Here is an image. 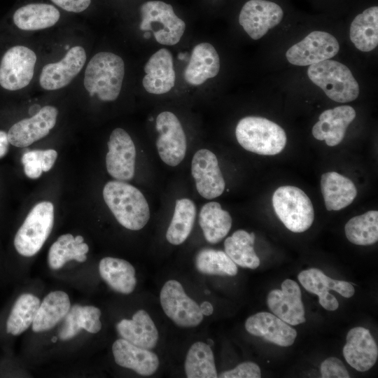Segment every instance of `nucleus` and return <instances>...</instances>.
<instances>
[{"instance_id":"nucleus-9","label":"nucleus","mask_w":378,"mask_h":378,"mask_svg":"<svg viewBox=\"0 0 378 378\" xmlns=\"http://www.w3.org/2000/svg\"><path fill=\"white\" fill-rule=\"evenodd\" d=\"M158 136L156 147L160 159L167 165L176 167L184 159L187 140L182 125L170 111L160 113L155 121Z\"/></svg>"},{"instance_id":"nucleus-36","label":"nucleus","mask_w":378,"mask_h":378,"mask_svg":"<svg viewBox=\"0 0 378 378\" xmlns=\"http://www.w3.org/2000/svg\"><path fill=\"white\" fill-rule=\"evenodd\" d=\"M184 369L188 378L218 377L211 346L203 342H195L187 352Z\"/></svg>"},{"instance_id":"nucleus-43","label":"nucleus","mask_w":378,"mask_h":378,"mask_svg":"<svg viewBox=\"0 0 378 378\" xmlns=\"http://www.w3.org/2000/svg\"><path fill=\"white\" fill-rule=\"evenodd\" d=\"M57 6L68 12L80 13L90 5L91 0H51Z\"/></svg>"},{"instance_id":"nucleus-3","label":"nucleus","mask_w":378,"mask_h":378,"mask_svg":"<svg viewBox=\"0 0 378 378\" xmlns=\"http://www.w3.org/2000/svg\"><path fill=\"white\" fill-rule=\"evenodd\" d=\"M238 143L245 150L262 155L281 153L286 144V134L276 123L262 117L241 118L235 129Z\"/></svg>"},{"instance_id":"nucleus-2","label":"nucleus","mask_w":378,"mask_h":378,"mask_svg":"<svg viewBox=\"0 0 378 378\" xmlns=\"http://www.w3.org/2000/svg\"><path fill=\"white\" fill-rule=\"evenodd\" d=\"M125 76V63L118 55L99 52L89 61L83 84L90 96L97 95L104 102L115 101L121 91Z\"/></svg>"},{"instance_id":"nucleus-17","label":"nucleus","mask_w":378,"mask_h":378,"mask_svg":"<svg viewBox=\"0 0 378 378\" xmlns=\"http://www.w3.org/2000/svg\"><path fill=\"white\" fill-rule=\"evenodd\" d=\"M57 115L58 111L55 106L47 105L32 117L17 122L7 133L9 143L24 148L45 137L55 127Z\"/></svg>"},{"instance_id":"nucleus-6","label":"nucleus","mask_w":378,"mask_h":378,"mask_svg":"<svg viewBox=\"0 0 378 378\" xmlns=\"http://www.w3.org/2000/svg\"><path fill=\"white\" fill-rule=\"evenodd\" d=\"M53 224V204L47 201L36 204L15 236L14 246L18 253L25 257L36 254L49 237Z\"/></svg>"},{"instance_id":"nucleus-18","label":"nucleus","mask_w":378,"mask_h":378,"mask_svg":"<svg viewBox=\"0 0 378 378\" xmlns=\"http://www.w3.org/2000/svg\"><path fill=\"white\" fill-rule=\"evenodd\" d=\"M267 304L275 316L289 325L296 326L306 321L301 290L293 280L286 279L281 284V290L270 291Z\"/></svg>"},{"instance_id":"nucleus-4","label":"nucleus","mask_w":378,"mask_h":378,"mask_svg":"<svg viewBox=\"0 0 378 378\" xmlns=\"http://www.w3.org/2000/svg\"><path fill=\"white\" fill-rule=\"evenodd\" d=\"M309 78L323 90L332 100L347 103L359 94V85L351 70L344 64L326 59L312 64L307 69Z\"/></svg>"},{"instance_id":"nucleus-23","label":"nucleus","mask_w":378,"mask_h":378,"mask_svg":"<svg viewBox=\"0 0 378 378\" xmlns=\"http://www.w3.org/2000/svg\"><path fill=\"white\" fill-rule=\"evenodd\" d=\"M112 351L118 365L142 376L153 374L160 365L158 356L150 349L137 346L122 338L113 342Z\"/></svg>"},{"instance_id":"nucleus-41","label":"nucleus","mask_w":378,"mask_h":378,"mask_svg":"<svg viewBox=\"0 0 378 378\" xmlns=\"http://www.w3.org/2000/svg\"><path fill=\"white\" fill-rule=\"evenodd\" d=\"M261 371L255 363L246 361L239 364L234 368L221 372L218 375L220 378H260Z\"/></svg>"},{"instance_id":"nucleus-31","label":"nucleus","mask_w":378,"mask_h":378,"mask_svg":"<svg viewBox=\"0 0 378 378\" xmlns=\"http://www.w3.org/2000/svg\"><path fill=\"white\" fill-rule=\"evenodd\" d=\"M232 222L230 214L217 202H209L200 209L199 224L210 244L220 242L230 232Z\"/></svg>"},{"instance_id":"nucleus-1","label":"nucleus","mask_w":378,"mask_h":378,"mask_svg":"<svg viewBox=\"0 0 378 378\" xmlns=\"http://www.w3.org/2000/svg\"><path fill=\"white\" fill-rule=\"evenodd\" d=\"M103 197L115 219L124 227L139 230L148 222L149 206L137 188L125 181H110L104 187Z\"/></svg>"},{"instance_id":"nucleus-14","label":"nucleus","mask_w":378,"mask_h":378,"mask_svg":"<svg viewBox=\"0 0 378 378\" xmlns=\"http://www.w3.org/2000/svg\"><path fill=\"white\" fill-rule=\"evenodd\" d=\"M191 174L198 193L206 200L219 197L223 192L225 183L216 155L202 148L193 155Z\"/></svg>"},{"instance_id":"nucleus-47","label":"nucleus","mask_w":378,"mask_h":378,"mask_svg":"<svg viewBox=\"0 0 378 378\" xmlns=\"http://www.w3.org/2000/svg\"><path fill=\"white\" fill-rule=\"evenodd\" d=\"M186 53H184V54L180 53V54L178 55V57H179L180 59H185V56H186Z\"/></svg>"},{"instance_id":"nucleus-7","label":"nucleus","mask_w":378,"mask_h":378,"mask_svg":"<svg viewBox=\"0 0 378 378\" xmlns=\"http://www.w3.org/2000/svg\"><path fill=\"white\" fill-rule=\"evenodd\" d=\"M141 31H151L162 45L178 43L186 29V23L174 13L173 7L164 1H148L140 7Z\"/></svg>"},{"instance_id":"nucleus-29","label":"nucleus","mask_w":378,"mask_h":378,"mask_svg":"<svg viewBox=\"0 0 378 378\" xmlns=\"http://www.w3.org/2000/svg\"><path fill=\"white\" fill-rule=\"evenodd\" d=\"M101 311L94 306L74 304L65 316L64 322L59 332L62 340L75 337L81 329L90 333H97L102 328Z\"/></svg>"},{"instance_id":"nucleus-34","label":"nucleus","mask_w":378,"mask_h":378,"mask_svg":"<svg viewBox=\"0 0 378 378\" xmlns=\"http://www.w3.org/2000/svg\"><path fill=\"white\" fill-rule=\"evenodd\" d=\"M196 206L188 198L176 200L170 224L166 232V239L173 245H180L190 235L195 220Z\"/></svg>"},{"instance_id":"nucleus-46","label":"nucleus","mask_w":378,"mask_h":378,"mask_svg":"<svg viewBox=\"0 0 378 378\" xmlns=\"http://www.w3.org/2000/svg\"><path fill=\"white\" fill-rule=\"evenodd\" d=\"M144 38H149L150 37V34L149 31H146L144 34Z\"/></svg>"},{"instance_id":"nucleus-28","label":"nucleus","mask_w":378,"mask_h":378,"mask_svg":"<svg viewBox=\"0 0 378 378\" xmlns=\"http://www.w3.org/2000/svg\"><path fill=\"white\" fill-rule=\"evenodd\" d=\"M70 307L69 298L66 293L50 292L39 305L32 323L33 331L41 332L50 330L65 317Z\"/></svg>"},{"instance_id":"nucleus-12","label":"nucleus","mask_w":378,"mask_h":378,"mask_svg":"<svg viewBox=\"0 0 378 378\" xmlns=\"http://www.w3.org/2000/svg\"><path fill=\"white\" fill-rule=\"evenodd\" d=\"M106 155L108 173L115 180L128 181L134 176L136 148L130 134L123 129H114L108 141Z\"/></svg>"},{"instance_id":"nucleus-38","label":"nucleus","mask_w":378,"mask_h":378,"mask_svg":"<svg viewBox=\"0 0 378 378\" xmlns=\"http://www.w3.org/2000/svg\"><path fill=\"white\" fill-rule=\"evenodd\" d=\"M347 239L356 245L368 246L378 240V212L369 211L351 218L345 225Z\"/></svg>"},{"instance_id":"nucleus-35","label":"nucleus","mask_w":378,"mask_h":378,"mask_svg":"<svg viewBox=\"0 0 378 378\" xmlns=\"http://www.w3.org/2000/svg\"><path fill=\"white\" fill-rule=\"evenodd\" d=\"M255 237L253 232L238 230L225 240V252L236 265L244 268L256 269L260 261L253 248Z\"/></svg>"},{"instance_id":"nucleus-20","label":"nucleus","mask_w":378,"mask_h":378,"mask_svg":"<svg viewBox=\"0 0 378 378\" xmlns=\"http://www.w3.org/2000/svg\"><path fill=\"white\" fill-rule=\"evenodd\" d=\"M245 328L250 334L281 346H291L297 337L296 330L288 323L266 312L249 316Z\"/></svg>"},{"instance_id":"nucleus-27","label":"nucleus","mask_w":378,"mask_h":378,"mask_svg":"<svg viewBox=\"0 0 378 378\" xmlns=\"http://www.w3.org/2000/svg\"><path fill=\"white\" fill-rule=\"evenodd\" d=\"M99 272L102 279L115 292L127 295L136 287L135 269L127 260L105 257L99 263Z\"/></svg>"},{"instance_id":"nucleus-16","label":"nucleus","mask_w":378,"mask_h":378,"mask_svg":"<svg viewBox=\"0 0 378 378\" xmlns=\"http://www.w3.org/2000/svg\"><path fill=\"white\" fill-rule=\"evenodd\" d=\"M86 59V52L82 46L72 47L60 61L43 67L39 77L41 87L46 90L66 87L80 73Z\"/></svg>"},{"instance_id":"nucleus-30","label":"nucleus","mask_w":378,"mask_h":378,"mask_svg":"<svg viewBox=\"0 0 378 378\" xmlns=\"http://www.w3.org/2000/svg\"><path fill=\"white\" fill-rule=\"evenodd\" d=\"M59 10L48 4H29L14 13L13 20L17 27L24 31H36L49 28L59 20Z\"/></svg>"},{"instance_id":"nucleus-37","label":"nucleus","mask_w":378,"mask_h":378,"mask_svg":"<svg viewBox=\"0 0 378 378\" xmlns=\"http://www.w3.org/2000/svg\"><path fill=\"white\" fill-rule=\"evenodd\" d=\"M41 302L38 298L24 293L15 301L6 321V331L18 335L32 325Z\"/></svg>"},{"instance_id":"nucleus-44","label":"nucleus","mask_w":378,"mask_h":378,"mask_svg":"<svg viewBox=\"0 0 378 378\" xmlns=\"http://www.w3.org/2000/svg\"><path fill=\"white\" fill-rule=\"evenodd\" d=\"M9 144L7 133L4 131H0V158L4 157L7 153Z\"/></svg>"},{"instance_id":"nucleus-39","label":"nucleus","mask_w":378,"mask_h":378,"mask_svg":"<svg viewBox=\"0 0 378 378\" xmlns=\"http://www.w3.org/2000/svg\"><path fill=\"white\" fill-rule=\"evenodd\" d=\"M195 265L202 274L220 276H235L237 265L225 251L204 248L195 258Z\"/></svg>"},{"instance_id":"nucleus-33","label":"nucleus","mask_w":378,"mask_h":378,"mask_svg":"<svg viewBox=\"0 0 378 378\" xmlns=\"http://www.w3.org/2000/svg\"><path fill=\"white\" fill-rule=\"evenodd\" d=\"M82 236L74 237L71 234H62L52 244L48 255V262L52 270L62 268L68 261L80 262L86 260L88 245Z\"/></svg>"},{"instance_id":"nucleus-15","label":"nucleus","mask_w":378,"mask_h":378,"mask_svg":"<svg viewBox=\"0 0 378 378\" xmlns=\"http://www.w3.org/2000/svg\"><path fill=\"white\" fill-rule=\"evenodd\" d=\"M298 279L305 290L318 295L319 304L329 311H335L339 307L337 300L329 293V290L347 298L352 297L355 293L354 286L349 282L333 279L317 268L300 272Z\"/></svg>"},{"instance_id":"nucleus-22","label":"nucleus","mask_w":378,"mask_h":378,"mask_svg":"<svg viewBox=\"0 0 378 378\" xmlns=\"http://www.w3.org/2000/svg\"><path fill=\"white\" fill-rule=\"evenodd\" d=\"M354 108L348 105L324 111L312 127L314 137L324 140L329 146L338 145L344 139L349 125L356 118Z\"/></svg>"},{"instance_id":"nucleus-13","label":"nucleus","mask_w":378,"mask_h":378,"mask_svg":"<svg viewBox=\"0 0 378 378\" xmlns=\"http://www.w3.org/2000/svg\"><path fill=\"white\" fill-rule=\"evenodd\" d=\"M283 16L282 8L274 2L249 0L241 9L239 22L252 39L258 40L279 24Z\"/></svg>"},{"instance_id":"nucleus-45","label":"nucleus","mask_w":378,"mask_h":378,"mask_svg":"<svg viewBox=\"0 0 378 378\" xmlns=\"http://www.w3.org/2000/svg\"><path fill=\"white\" fill-rule=\"evenodd\" d=\"M200 307L202 314L204 316H210L214 312L213 305L209 301L202 302Z\"/></svg>"},{"instance_id":"nucleus-8","label":"nucleus","mask_w":378,"mask_h":378,"mask_svg":"<svg viewBox=\"0 0 378 378\" xmlns=\"http://www.w3.org/2000/svg\"><path fill=\"white\" fill-rule=\"evenodd\" d=\"M160 301L164 314L178 326L192 328L203 320L200 305L186 293L176 280L165 282L160 290Z\"/></svg>"},{"instance_id":"nucleus-25","label":"nucleus","mask_w":378,"mask_h":378,"mask_svg":"<svg viewBox=\"0 0 378 378\" xmlns=\"http://www.w3.org/2000/svg\"><path fill=\"white\" fill-rule=\"evenodd\" d=\"M115 327L121 338L137 346L152 349L157 345L158 330L150 315L144 309L136 312L131 319H122Z\"/></svg>"},{"instance_id":"nucleus-19","label":"nucleus","mask_w":378,"mask_h":378,"mask_svg":"<svg viewBox=\"0 0 378 378\" xmlns=\"http://www.w3.org/2000/svg\"><path fill=\"white\" fill-rule=\"evenodd\" d=\"M346 340L342 351L346 361L359 372L372 368L378 358V348L370 331L355 327L348 332Z\"/></svg>"},{"instance_id":"nucleus-5","label":"nucleus","mask_w":378,"mask_h":378,"mask_svg":"<svg viewBox=\"0 0 378 378\" xmlns=\"http://www.w3.org/2000/svg\"><path fill=\"white\" fill-rule=\"evenodd\" d=\"M274 211L285 227L293 232H303L314 219L313 204L306 193L299 188L284 186L272 196Z\"/></svg>"},{"instance_id":"nucleus-42","label":"nucleus","mask_w":378,"mask_h":378,"mask_svg":"<svg viewBox=\"0 0 378 378\" xmlns=\"http://www.w3.org/2000/svg\"><path fill=\"white\" fill-rule=\"evenodd\" d=\"M320 372L323 378L350 377L342 360L335 357H330L324 360L321 364Z\"/></svg>"},{"instance_id":"nucleus-24","label":"nucleus","mask_w":378,"mask_h":378,"mask_svg":"<svg viewBox=\"0 0 378 378\" xmlns=\"http://www.w3.org/2000/svg\"><path fill=\"white\" fill-rule=\"evenodd\" d=\"M220 70V58L215 48L209 43L196 45L183 73L186 83L200 85L207 79L216 76Z\"/></svg>"},{"instance_id":"nucleus-21","label":"nucleus","mask_w":378,"mask_h":378,"mask_svg":"<svg viewBox=\"0 0 378 378\" xmlns=\"http://www.w3.org/2000/svg\"><path fill=\"white\" fill-rule=\"evenodd\" d=\"M142 84L150 94H162L169 92L175 85L176 74L173 57L169 50L161 48L155 52L144 66Z\"/></svg>"},{"instance_id":"nucleus-26","label":"nucleus","mask_w":378,"mask_h":378,"mask_svg":"<svg viewBox=\"0 0 378 378\" xmlns=\"http://www.w3.org/2000/svg\"><path fill=\"white\" fill-rule=\"evenodd\" d=\"M321 190L328 211H338L346 207L357 195L354 183L349 178L335 172L322 174Z\"/></svg>"},{"instance_id":"nucleus-40","label":"nucleus","mask_w":378,"mask_h":378,"mask_svg":"<svg viewBox=\"0 0 378 378\" xmlns=\"http://www.w3.org/2000/svg\"><path fill=\"white\" fill-rule=\"evenodd\" d=\"M57 152L53 149L28 151L22 157L25 175L33 179L41 176L42 172H48L54 165Z\"/></svg>"},{"instance_id":"nucleus-11","label":"nucleus","mask_w":378,"mask_h":378,"mask_svg":"<svg viewBox=\"0 0 378 378\" xmlns=\"http://www.w3.org/2000/svg\"><path fill=\"white\" fill-rule=\"evenodd\" d=\"M340 44L335 36L322 31H314L292 46L286 53L288 61L296 66H310L335 57Z\"/></svg>"},{"instance_id":"nucleus-10","label":"nucleus","mask_w":378,"mask_h":378,"mask_svg":"<svg viewBox=\"0 0 378 378\" xmlns=\"http://www.w3.org/2000/svg\"><path fill=\"white\" fill-rule=\"evenodd\" d=\"M36 62V55L30 48L15 46L6 51L0 62V85L15 91L31 82Z\"/></svg>"},{"instance_id":"nucleus-32","label":"nucleus","mask_w":378,"mask_h":378,"mask_svg":"<svg viewBox=\"0 0 378 378\" xmlns=\"http://www.w3.org/2000/svg\"><path fill=\"white\" fill-rule=\"evenodd\" d=\"M349 36L355 47L370 52L378 45V7L372 6L358 14L350 26Z\"/></svg>"}]
</instances>
